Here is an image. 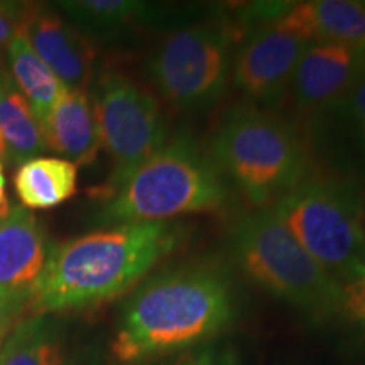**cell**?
Segmentation results:
<instances>
[{
    "mask_svg": "<svg viewBox=\"0 0 365 365\" xmlns=\"http://www.w3.org/2000/svg\"><path fill=\"white\" fill-rule=\"evenodd\" d=\"M235 293L210 264L178 267L149 279L125 304L112 354L140 364L207 344L234 322Z\"/></svg>",
    "mask_w": 365,
    "mask_h": 365,
    "instance_id": "cell-2",
    "label": "cell"
},
{
    "mask_svg": "<svg viewBox=\"0 0 365 365\" xmlns=\"http://www.w3.org/2000/svg\"><path fill=\"white\" fill-rule=\"evenodd\" d=\"M100 144L110 154L113 170L103 185L107 200L166 144V122L153 93L118 71H105L91 91Z\"/></svg>",
    "mask_w": 365,
    "mask_h": 365,
    "instance_id": "cell-7",
    "label": "cell"
},
{
    "mask_svg": "<svg viewBox=\"0 0 365 365\" xmlns=\"http://www.w3.org/2000/svg\"><path fill=\"white\" fill-rule=\"evenodd\" d=\"M362 46H364V49H365V41H364V44H362Z\"/></svg>",
    "mask_w": 365,
    "mask_h": 365,
    "instance_id": "cell-28",
    "label": "cell"
},
{
    "mask_svg": "<svg viewBox=\"0 0 365 365\" xmlns=\"http://www.w3.org/2000/svg\"><path fill=\"white\" fill-rule=\"evenodd\" d=\"M230 36L218 26L173 31L148 59V75L161 97L181 112L210 108L232 75Z\"/></svg>",
    "mask_w": 365,
    "mask_h": 365,
    "instance_id": "cell-8",
    "label": "cell"
},
{
    "mask_svg": "<svg viewBox=\"0 0 365 365\" xmlns=\"http://www.w3.org/2000/svg\"><path fill=\"white\" fill-rule=\"evenodd\" d=\"M333 309L365 330V255L336 277V298Z\"/></svg>",
    "mask_w": 365,
    "mask_h": 365,
    "instance_id": "cell-20",
    "label": "cell"
},
{
    "mask_svg": "<svg viewBox=\"0 0 365 365\" xmlns=\"http://www.w3.org/2000/svg\"><path fill=\"white\" fill-rule=\"evenodd\" d=\"M9 212H11V207H9V200L6 195V178H4L2 163H0V222L9 215Z\"/></svg>",
    "mask_w": 365,
    "mask_h": 365,
    "instance_id": "cell-24",
    "label": "cell"
},
{
    "mask_svg": "<svg viewBox=\"0 0 365 365\" xmlns=\"http://www.w3.org/2000/svg\"><path fill=\"white\" fill-rule=\"evenodd\" d=\"M308 44L276 24L255 27L232 63L235 86L255 102L279 103Z\"/></svg>",
    "mask_w": 365,
    "mask_h": 365,
    "instance_id": "cell-10",
    "label": "cell"
},
{
    "mask_svg": "<svg viewBox=\"0 0 365 365\" xmlns=\"http://www.w3.org/2000/svg\"><path fill=\"white\" fill-rule=\"evenodd\" d=\"M48 149L75 166L93 163L100 135L86 90H68L41 122Z\"/></svg>",
    "mask_w": 365,
    "mask_h": 365,
    "instance_id": "cell-14",
    "label": "cell"
},
{
    "mask_svg": "<svg viewBox=\"0 0 365 365\" xmlns=\"http://www.w3.org/2000/svg\"><path fill=\"white\" fill-rule=\"evenodd\" d=\"M27 7L29 6L26 4L0 2V49L7 48L9 43L19 34Z\"/></svg>",
    "mask_w": 365,
    "mask_h": 365,
    "instance_id": "cell-23",
    "label": "cell"
},
{
    "mask_svg": "<svg viewBox=\"0 0 365 365\" xmlns=\"http://www.w3.org/2000/svg\"><path fill=\"white\" fill-rule=\"evenodd\" d=\"M210 158L255 207H272L308 176L307 145L298 129L255 107L225 113Z\"/></svg>",
    "mask_w": 365,
    "mask_h": 365,
    "instance_id": "cell-4",
    "label": "cell"
},
{
    "mask_svg": "<svg viewBox=\"0 0 365 365\" xmlns=\"http://www.w3.org/2000/svg\"><path fill=\"white\" fill-rule=\"evenodd\" d=\"M228 202L225 178L186 132L148 159L100 210V225L166 222L181 215L218 212Z\"/></svg>",
    "mask_w": 365,
    "mask_h": 365,
    "instance_id": "cell-3",
    "label": "cell"
},
{
    "mask_svg": "<svg viewBox=\"0 0 365 365\" xmlns=\"http://www.w3.org/2000/svg\"><path fill=\"white\" fill-rule=\"evenodd\" d=\"M49 244L31 210L14 207L0 222V319L14 328L31 307Z\"/></svg>",
    "mask_w": 365,
    "mask_h": 365,
    "instance_id": "cell-9",
    "label": "cell"
},
{
    "mask_svg": "<svg viewBox=\"0 0 365 365\" xmlns=\"http://www.w3.org/2000/svg\"><path fill=\"white\" fill-rule=\"evenodd\" d=\"M0 134L11 163L22 164L48 149L39 118L12 78L0 90Z\"/></svg>",
    "mask_w": 365,
    "mask_h": 365,
    "instance_id": "cell-19",
    "label": "cell"
},
{
    "mask_svg": "<svg viewBox=\"0 0 365 365\" xmlns=\"http://www.w3.org/2000/svg\"><path fill=\"white\" fill-rule=\"evenodd\" d=\"M78 170L66 159L38 156L22 163L14 175V188L22 207L49 210L65 203L76 193Z\"/></svg>",
    "mask_w": 365,
    "mask_h": 365,
    "instance_id": "cell-15",
    "label": "cell"
},
{
    "mask_svg": "<svg viewBox=\"0 0 365 365\" xmlns=\"http://www.w3.org/2000/svg\"><path fill=\"white\" fill-rule=\"evenodd\" d=\"M269 208L335 279L365 255L364 207L344 182L308 175Z\"/></svg>",
    "mask_w": 365,
    "mask_h": 365,
    "instance_id": "cell-6",
    "label": "cell"
},
{
    "mask_svg": "<svg viewBox=\"0 0 365 365\" xmlns=\"http://www.w3.org/2000/svg\"><path fill=\"white\" fill-rule=\"evenodd\" d=\"M364 66L362 44H308L291 81L296 107L312 115L331 110Z\"/></svg>",
    "mask_w": 365,
    "mask_h": 365,
    "instance_id": "cell-11",
    "label": "cell"
},
{
    "mask_svg": "<svg viewBox=\"0 0 365 365\" xmlns=\"http://www.w3.org/2000/svg\"><path fill=\"white\" fill-rule=\"evenodd\" d=\"M186 239L188 228L166 220L113 225L49 244L31 314L73 312L117 298Z\"/></svg>",
    "mask_w": 365,
    "mask_h": 365,
    "instance_id": "cell-1",
    "label": "cell"
},
{
    "mask_svg": "<svg viewBox=\"0 0 365 365\" xmlns=\"http://www.w3.org/2000/svg\"><path fill=\"white\" fill-rule=\"evenodd\" d=\"M56 6L81 34L98 38L125 33L139 22L148 21L153 14L149 4L134 0H68Z\"/></svg>",
    "mask_w": 365,
    "mask_h": 365,
    "instance_id": "cell-18",
    "label": "cell"
},
{
    "mask_svg": "<svg viewBox=\"0 0 365 365\" xmlns=\"http://www.w3.org/2000/svg\"><path fill=\"white\" fill-rule=\"evenodd\" d=\"M242 271L267 293L307 312H331L336 279L294 239L271 208L250 213L232 232Z\"/></svg>",
    "mask_w": 365,
    "mask_h": 365,
    "instance_id": "cell-5",
    "label": "cell"
},
{
    "mask_svg": "<svg viewBox=\"0 0 365 365\" xmlns=\"http://www.w3.org/2000/svg\"><path fill=\"white\" fill-rule=\"evenodd\" d=\"M9 80H11V75H9L7 65H6V61H4V54H2V51H0V90L6 86Z\"/></svg>",
    "mask_w": 365,
    "mask_h": 365,
    "instance_id": "cell-25",
    "label": "cell"
},
{
    "mask_svg": "<svg viewBox=\"0 0 365 365\" xmlns=\"http://www.w3.org/2000/svg\"><path fill=\"white\" fill-rule=\"evenodd\" d=\"M7 70L16 88L43 122L68 88L41 59L21 33L7 46Z\"/></svg>",
    "mask_w": 365,
    "mask_h": 365,
    "instance_id": "cell-16",
    "label": "cell"
},
{
    "mask_svg": "<svg viewBox=\"0 0 365 365\" xmlns=\"http://www.w3.org/2000/svg\"><path fill=\"white\" fill-rule=\"evenodd\" d=\"M2 156H6V144H4L2 134H0V158Z\"/></svg>",
    "mask_w": 365,
    "mask_h": 365,
    "instance_id": "cell-27",
    "label": "cell"
},
{
    "mask_svg": "<svg viewBox=\"0 0 365 365\" xmlns=\"http://www.w3.org/2000/svg\"><path fill=\"white\" fill-rule=\"evenodd\" d=\"M9 331H11V328H9L6 323H4L2 319H0V346H2L4 340H6V336H7Z\"/></svg>",
    "mask_w": 365,
    "mask_h": 365,
    "instance_id": "cell-26",
    "label": "cell"
},
{
    "mask_svg": "<svg viewBox=\"0 0 365 365\" xmlns=\"http://www.w3.org/2000/svg\"><path fill=\"white\" fill-rule=\"evenodd\" d=\"M19 33L68 90H86L95 53L75 26L49 9L27 7Z\"/></svg>",
    "mask_w": 365,
    "mask_h": 365,
    "instance_id": "cell-12",
    "label": "cell"
},
{
    "mask_svg": "<svg viewBox=\"0 0 365 365\" xmlns=\"http://www.w3.org/2000/svg\"><path fill=\"white\" fill-rule=\"evenodd\" d=\"M154 365H239V360L230 346L207 341L154 360Z\"/></svg>",
    "mask_w": 365,
    "mask_h": 365,
    "instance_id": "cell-22",
    "label": "cell"
},
{
    "mask_svg": "<svg viewBox=\"0 0 365 365\" xmlns=\"http://www.w3.org/2000/svg\"><path fill=\"white\" fill-rule=\"evenodd\" d=\"M61 336L49 314H29L14 325L0 346V365H65Z\"/></svg>",
    "mask_w": 365,
    "mask_h": 365,
    "instance_id": "cell-17",
    "label": "cell"
},
{
    "mask_svg": "<svg viewBox=\"0 0 365 365\" xmlns=\"http://www.w3.org/2000/svg\"><path fill=\"white\" fill-rule=\"evenodd\" d=\"M276 24L309 44H352L365 41V2L309 0L284 2Z\"/></svg>",
    "mask_w": 365,
    "mask_h": 365,
    "instance_id": "cell-13",
    "label": "cell"
},
{
    "mask_svg": "<svg viewBox=\"0 0 365 365\" xmlns=\"http://www.w3.org/2000/svg\"><path fill=\"white\" fill-rule=\"evenodd\" d=\"M331 110L341 115L346 129L365 154V66L344 98Z\"/></svg>",
    "mask_w": 365,
    "mask_h": 365,
    "instance_id": "cell-21",
    "label": "cell"
}]
</instances>
